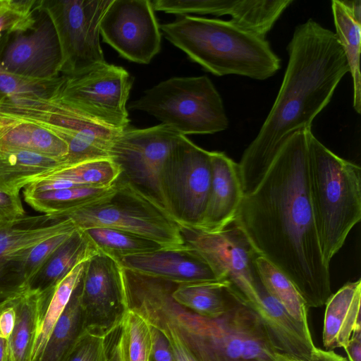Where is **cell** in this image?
Segmentation results:
<instances>
[{
  "instance_id": "obj_1",
  "label": "cell",
  "mask_w": 361,
  "mask_h": 361,
  "mask_svg": "<svg viewBox=\"0 0 361 361\" xmlns=\"http://www.w3.org/2000/svg\"><path fill=\"white\" fill-rule=\"evenodd\" d=\"M306 130L290 134L271 153L243 152L233 223L290 279L310 308L324 305L332 292L312 204Z\"/></svg>"
},
{
  "instance_id": "obj_2",
  "label": "cell",
  "mask_w": 361,
  "mask_h": 361,
  "mask_svg": "<svg viewBox=\"0 0 361 361\" xmlns=\"http://www.w3.org/2000/svg\"><path fill=\"white\" fill-rule=\"evenodd\" d=\"M123 279L129 309L147 321L169 325L197 361H274L281 353L255 312L230 283L225 287L227 310L209 318L173 300L176 283L128 269Z\"/></svg>"
},
{
  "instance_id": "obj_3",
  "label": "cell",
  "mask_w": 361,
  "mask_h": 361,
  "mask_svg": "<svg viewBox=\"0 0 361 361\" xmlns=\"http://www.w3.org/2000/svg\"><path fill=\"white\" fill-rule=\"evenodd\" d=\"M288 65L274 103L245 149L274 152L293 133L311 128L349 67L334 32L313 19L298 25L288 44Z\"/></svg>"
},
{
  "instance_id": "obj_4",
  "label": "cell",
  "mask_w": 361,
  "mask_h": 361,
  "mask_svg": "<svg viewBox=\"0 0 361 361\" xmlns=\"http://www.w3.org/2000/svg\"><path fill=\"white\" fill-rule=\"evenodd\" d=\"M159 27L171 43L215 75L264 80L280 69L281 60L265 37L231 20L183 15Z\"/></svg>"
},
{
  "instance_id": "obj_5",
  "label": "cell",
  "mask_w": 361,
  "mask_h": 361,
  "mask_svg": "<svg viewBox=\"0 0 361 361\" xmlns=\"http://www.w3.org/2000/svg\"><path fill=\"white\" fill-rule=\"evenodd\" d=\"M310 193L322 254L329 265L361 219V169L306 130Z\"/></svg>"
},
{
  "instance_id": "obj_6",
  "label": "cell",
  "mask_w": 361,
  "mask_h": 361,
  "mask_svg": "<svg viewBox=\"0 0 361 361\" xmlns=\"http://www.w3.org/2000/svg\"><path fill=\"white\" fill-rule=\"evenodd\" d=\"M52 84L40 93L0 97V118L30 123L60 137L68 147L65 166L111 158L113 144L123 130L75 110L54 92Z\"/></svg>"
},
{
  "instance_id": "obj_7",
  "label": "cell",
  "mask_w": 361,
  "mask_h": 361,
  "mask_svg": "<svg viewBox=\"0 0 361 361\" xmlns=\"http://www.w3.org/2000/svg\"><path fill=\"white\" fill-rule=\"evenodd\" d=\"M128 107L153 116L185 136L221 132L229 124L221 97L206 75L164 80Z\"/></svg>"
},
{
  "instance_id": "obj_8",
  "label": "cell",
  "mask_w": 361,
  "mask_h": 361,
  "mask_svg": "<svg viewBox=\"0 0 361 361\" xmlns=\"http://www.w3.org/2000/svg\"><path fill=\"white\" fill-rule=\"evenodd\" d=\"M107 199L68 213L78 229L107 227L152 240L164 248L185 246L180 225L157 202L121 176Z\"/></svg>"
},
{
  "instance_id": "obj_9",
  "label": "cell",
  "mask_w": 361,
  "mask_h": 361,
  "mask_svg": "<svg viewBox=\"0 0 361 361\" xmlns=\"http://www.w3.org/2000/svg\"><path fill=\"white\" fill-rule=\"evenodd\" d=\"M133 79L123 67L106 62L57 76L51 89L65 103L109 127L129 126L127 102Z\"/></svg>"
},
{
  "instance_id": "obj_10",
  "label": "cell",
  "mask_w": 361,
  "mask_h": 361,
  "mask_svg": "<svg viewBox=\"0 0 361 361\" xmlns=\"http://www.w3.org/2000/svg\"><path fill=\"white\" fill-rule=\"evenodd\" d=\"M211 181L210 152L182 135L166 163L162 176L166 211L180 226H200Z\"/></svg>"
},
{
  "instance_id": "obj_11",
  "label": "cell",
  "mask_w": 361,
  "mask_h": 361,
  "mask_svg": "<svg viewBox=\"0 0 361 361\" xmlns=\"http://www.w3.org/2000/svg\"><path fill=\"white\" fill-rule=\"evenodd\" d=\"M182 135L162 123L146 128L128 126L120 133L111 149V158L121 169V176L166 211L163 172Z\"/></svg>"
},
{
  "instance_id": "obj_12",
  "label": "cell",
  "mask_w": 361,
  "mask_h": 361,
  "mask_svg": "<svg viewBox=\"0 0 361 361\" xmlns=\"http://www.w3.org/2000/svg\"><path fill=\"white\" fill-rule=\"evenodd\" d=\"M180 228L185 245L207 263L219 281L229 282L247 304L258 301L259 276L255 259L259 254L233 222L214 233L185 226Z\"/></svg>"
},
{
  "instance_id": "obj_13",
  "label": "cell",
  "mask_w": 361,
  "mask_h": 361,
  "mask_svg": "<svg viewBox=\"0 0 361 361\" xmlns=\"http://www.w3.org/2000/svg\"><path fill=\"white\" fill-rule=\"evenodd\" d=\"M112 0H64L49 11L63 55L61 71L74 74L106 62L100 23Z\"/></svg>"
},
{
  "instance_id": "obj_14",
  "label": "cell",
  "mask_w": 361,
  "mask_h": 361,
  "mask_svg": "<svg viewBox=\"0 0 361 361\" xmlns=\"http://www.w3.org/2000/svg\"><path fill=\"white\" fill-rule=\"evenodd\" d=\"M80 302L85 331L104 336L124 319L129 307L118 261L101 252L87 261Z\"/></svg>"
},
{
  "instance_id": "obj_15",
  "label": "cell",
  "mask_w": 361,
  "mask_h": 361,
  "mask_svg": "<svg viewBox=\"0 0 361 361\" xmlns=\"http://www.w3.org/2000/svg\"><path fill=\"white\" fill-rule=\"evenodd\" d=\"M100 35L121 56L137 63H149L161 49L160 27L149 0H112Z\"/></svg>"
},
{
  "instance_id": "obj_16",
  "label": "cell",
  "mask_w": 361,
  "mask_h": 361,
  "mask_svg": "<svg viewBox=\"0 0 361 361\" xmlns=\"http://www.w3.org/2000/svg\"><path fill=\"white\" fill-rule=\"evenodd\" d=\"M1 65L8 71L34 79L58 76L63 55L53 20L44 22L28 35L16 37L7 47Z\"/></svg>"
},
{
  "instance_id": "obj_17",
  "label": "cell",
  "mask_w": 361,
  "mask_h": 361,
  "mask_svg": "<svg viewBox=\"0 0 361 361\" xmlns=\"http://www.w3.org/2000/svg\"><path fill=\"white\" fill-rule=\"evenodd\" d=\"M118 262L122 268L177 284L221 281L207 263L185 244L126 256Z\"/></svg>"
},
{
  "instance_id": "obj_18",
  "label": "cell",
  "mask_w": 361,
  "mask_h": 361,
  "mask_svg": "<svg viewBox=\"0 0 361 361\" xmlns=\"http://www.w3.org/2000/svg\"><path fill=\"white\" fill-rule=\"evenodd\" d=\"M256 289L258 301L247 305L257 314L274 347L281 353L308 361L316 347L310 328L295 319L266 291L259 277Z\"/></svg>"
},
{
  "instance_id": "obj_19",
  "label": "cell",
  "mask_w": 361,
  "mask_h": 361,
  "mask_svg": "<svg viewBox=\"0 0 361 361\" xmlns=\"http://www.w3.org/2000/svg\"><path fill=\"white\" fill-rule=\"evenodd\" d=\"M212 181L206 209L198 229L214 233L235 218L242 196L238 164L222 152H210Z\"/></svg>"
},
{
  "instance_id": "obj_20",
  "label": "cell",
  "mask_w": 361,
  "mask_h": 361,
  "mask_svg": "<svg viewBox=\"0 0 361 361\" xmlns=\"http://www.w3.org/2000/svg\"><path fill=\"white\" fill-rule=\"evenodd\" d=\"M293 0H192L190 13L230 16L236 25L265 37Z\"/></svg>"
},
{
  "instance_id": "obj_21",
  "label": "cell",
  "mask_w": 361,
  "mask_h": 361,
  "mask_svg": "<svg viewBox=\"0 0 361 361\" xmlns=\"http://www.w3.org/2000/svg\"><path fill=\"white\" fill-rule=\"evenodd\" d=\"M87 262L77 264L56 286L38 291L35 330L25 361H40L50 334L79 284Z\"/></svg>"
},
{
  "instance_id": "obj_22",
  "label": "cell",
  "mask_w": 361,
  "mask_h": 361,
  "mask_svg": "<svg viewBox=\"0 0 361 361\" xmlns=\"http://www.w3.org/2000/svg\"><path fill=\"white\" fill-rule=\"evenodd\" d=\"M360 302V279L346 283L329 298L322 331L325 350L345 349L353 333L361 329Z\"/></svg>"
},
{
  "instance_id": "obj_23",
  "label": "cell",
  "mask_w": 361,
  "mask_h": 361,
  "mask_svg": "<svg viewBox=\"0 0 361 361\" xmlns=\"http://www.w3.org/2000/svg\"><path fill=\"white\" fill-rule=\"evenodd\" d=\"M64 165L62 159L32 151H0V190L19 195L20 191L39 177Z\"/></svg>"
},
{
  "instance_id": "obj_24",
  "label": "cell",
  "mask_w": 361,
  "mask_h": 361,
  "mask_svg": "<svg viewBox=\"0 0 361 361\" xmlns=\"http://www.w3.org/2000/svg\"><path fill=\"white\" fill-rule=\"evenodd\" d=\"M115 191L114 183L108 188L78 186L23 194L25 202L33 209L51 218L60 219L73 210L100 202L111 196Z\"/></svg>"
},
{
  "instance_id": "obj_25",
  "label": "cell",
  "mask_w": 361,
  "mask_h": 361,
  "mask_svg": "<svg viewBox=\"0 0 361 361\" xmlns=\"http://www.w3.org/2000/svg\"><path fill=\"white\" fill-rule=\"evenodd\" d=\"M99 252L80 229H77L32 279L27 289L44 291L54 288L77 264Z\"/></svg>"
},
{
  "instance_id": "obj_26",
  "label": "cell",
  "mask_w": 361,
  "mask_h": 361,
  "mask_svg": "<svg viewBox=\"0 0 361 361\" xmlns=\"http://www.w3.org/2000/svg\"><path fill=\"white\" fill-rule=\"evenodd\" d=\"M331 10L336 35L344 51L353 79V106L361 112V75L360 56L361 47V22L356 20L340 0L331 1Z\"/></svg>"
},
{
  "instance_id": "obj_27",
  "label": "cell",
  "mask_w": 361,
  "mask_h": 361,
  "mask_svg": "<svg viewBox=\"0 0 361 361\" xmlns=\"http://www.w3.org/2000/svg\"><path fill=\"white\" fill-rule=\"evenodd\" d=\"M84 331L79 283L50 334L40 361H66Z\"/></svg>"
},
{
  "instance_id": "obj_28",
  "label": "cell",
  "mask_w": 361,
  "mask_h": 361,
  "mask_svg": "<svg viewBox=\"0 0 361 361\" xmlns=\"http://www.w3.org/2000/svg\"><path fill=\"white\" fill-rule=\"evenodd\" d=\"M255 267L266 291L298 322L307 328L308 306L290 279L261 255L255 259Z\"/></svg>"
},
{
  "instance_id": "obj_29",
  "label": "cell",
  "mask_w": 361,
  "mask_h": 361,
  "mask_svg": "<svg viewBox=\"0 0 361 361\" xmlns=\"http://www.w3.org/2000/svg\"><path fill=\"white\" fill-rule=\"evenodd\" d=\"M121 174L119 165L112 158H102L59 166L35 181L61 180L78 186L108 188L115 183Z\"/></svg>"
},
{
  "instance_id": "obj_30",
  "label": "cell",
  "mask_w": 361,
  "mask_h": 361,
  "mask_svg": "<svg viewBox=\"0 0 361 361\" xmlns=\"http://www.w3.org/2000/svg\"><path fill=\"white\" fill-rule=\"evenodd\" d=\"M228 281L178 284L172 298L180 305L204 317L216 318L228 308L225 287Z\"/></svg>"
},
{
  "instance_id": "obj_31",
  "label": "cell",
  "mask_w": 361,
  "mask_h": 361,
  "mask_svg": "<svg viewBox=\"0 0 361 361\" xmlns=\"http://www.w3.org/2000/svg\"><path fill=\"white\" fill-rule=\"evenodd\" d=\"M82 231L99 252L116 261L126 256L164 248L147 238L116 228L92 227Z\"/></svg>"
},
{
  "instance_id": "obj_32",
  "label": "cell",
  "mask_w": 361,
  "mask_h": 361,
  "mask_svg": "<svg viewBox=\"0 0 361 361\" xmlns=\"http://www.w3.org/2000/svg\"><path fill=\"white\" fill-rule=\"evenodd\" d=\"M38 291L26 289L17 298L16 321L6 341L4 361H25L35 330Z\"/></svg>"
},
{
  "instance_id": "obj_33",
  "label": "cell",
  "mask_w": 361,
  "mask_h": 361,
  "mask_svg": "<svg viewBox=\"0 0 361 361\" xmlns=\"http://www.w3.org/2000/svg\"><path fill=\"white\" fill-rule=\"evenodd\" d=\"M128 361H151V326L137 312L129 309L125 317Z\"/></svg>"
},
{
  "instance_id": "obj_34",
  "label": "cell",
  "mask_w": 361,
  "mask_h": 361,
  "mask_svg": "<svg viewBox=\"0 0 361 361\" xmlns=\"http://www.w3.org/2000/svg\"><path fill=\"white\" fill-rule=\"evenodd\" d=\"M75 231L51 237L30 250L25 259L20 264L19 269L25 289L54 252L68 240Z\"/></svg>"
},
{
  "instance_id": "obj_35",
  "label": "cell",
  "mask_w": 361,
  "mask_h": 361,
  "mask_svg": "<svg viewBox=\"0 0 361 361\" xmlns=\"http://www.w3.org/2000/svg\"><path fill=\"white\" fill-rule=\"evenodd\" d=\"M33 1H0V34L7 30L25 31L35 22Z\"/></svg>"
},
{
  "instance_id": "obj_36",
  "label": "cell",
  "mask_w": 361,
  "mask_h": 361,
  "mask_svg": "<svg viewBox=\"0 0 361 361\" xmlns=\"http://www.w3.org/2000/svg\"><path fill=\"white\" fill-rule=\"evenodd\" d=\"M56 77L49 79L25 78L6 71L0 63V92L6 97L40 93L46 90Z\"/></svg>"
},
{
  "instance_id": "obj_37",
  "label": "cell",
  "mask_w": 361,
  "mask_h": 361,
  "mask_svg": "<svg viewBox=\"0 0 361 361\" xmlns=\"http://www.w3.org/2000/svg\"><path fill=\"white\" fill-rule=\"evenodd\" d=\"M66 361H105L104 336L84 331Z\"/></svg>"
},
{
  "instance_id": "obj_38",
  "label": "cell",
  "mask_w": 361,
  "mask_h": 361,
  "mask_svg": "<svg viewBox=\"0 0 361 361\" xmlns=\"http://www.w3.org/2000/svg\"><path fill=\"white\" fill-rule=\"evenodd\" d=\"M104 343L105 361H128L125 318L104 336Z\"/></svg>"
},
{
  "instance_id": "obj_39",
  "label": "cell",
  "mask_w": 361,
  "mask_h": 361,
  "mask_svg": "<svg viewBox=\"0 0 361 361\" xmlns=\"http://www.w3.org/2000/svg\"><path fill=\"white\" fill-rule=\"evenodd\" d=\"M25 217L20 195L0 190V228L12 225Z\"/></svg>"
},
{
  "instance_id": "obj_40",
  "label": "cell",
  "mask_w": 361,
  "mask_h": 361,
  "mask_svg": "<svg viewBox=\"0 0 361 361\" xmlns=\"http://www.w3.org/2000/svg\"><path fill=\"white\" fill-rule=\"evenodd\" d=\"M160 329L166 338L175 361H197L176 331L165 323L147 321Z\"/></svg>"
},
{
  "instance_id": "obj_41",
  "label": "cell",
  "mask_w": 361,
  "mask_h": 361,
  "mask_svg": "<svg viewBox=\"0 0 361 361\" xmlns=\"http://www.w3.org/2000/svg\"><path fill=\"white\" fill-rule=\"evenodd\" d=\"M22 293V292H21ZM0 302V338L8 340L13 329L16 321V302L21 293Z\"/></svg>"
},
{
  "instance_id": "obj_42",
  "label": "cell",
  "mask_w": 361,
  "mask_h": 361,
  "mask_svg": "<svg viewBox=\"0 0 361 361\" xmlns=\"http://www.w3.org/2000/svg\"><path fill=\"white\" fill-rule=\"evenodd\" d=\"M150 326L152 338V360L153 361H175L163 332L151 324Z\"/></svg>"
},
{
  "instance_id": "obj_43",
  "label": "cell",
  "mask_w": 361,
  "mask_h": 361,
  "mask_svg": "<svg viewBox=\"0 0 361 361\" xmlns=\"http://www.w3.org/2000/svg\"><path fill=\"white\" fill-rule=\"evenodd\" d=\"M344 350L349 361H361V329L353 333Z\"/></svg>"
},
{
  "instance_id": "obj_44",
  "label": "cell",
  "mask_w": 361,
  "mask_h": 361,
  "mask_svg": "<svg viewBox=\"0 0 361 361\" xmlns=\"http://www.w3.org/2000/svg\"><path fill=\"white\" fill-rule=\"evenodd\" d=\"M308 361H348V360L334 350H322L315 347Z\"/></svg>"
},
{
  "instance_id": "obj_45",
  "label": "cell",
  "mask_w": 361,
  "mask_h": 361,
  "mask_svg": "<svg viewBox=\"0 0 361 361\" xmlns=\"http://www.w3.org/2000/svg\"><path fill=\"white\" fill-rule=\"evenodd\" d=\"M341 2L350 13L356 20L361 22V1L359 0H343Z\"/></svg>"
},
{
  "instance_id": "obj_46",
  "label": "cell",
  "mask_w": 361,
  "mask_h": 361,
  "mask_svg": "<svg viewBox=\"0 0 361 361\" xmlns=\"http://www.w3.org/2000/svg\"><path fill=\"white\" fill-rule=\"evenodd\" d=\"M274 361H304L298 358L280 353Z\"/></svg>"
},
{
  "instance_id": "obj_47",
  "label": "cell",
  "mask_w": 361,
  "mask_h": 361,
  "mask_svg": "<svg viewBox=\"0 0 361 361\" xmlns=\"http://www.w3.org/2000/svg\"><path fill=\"white\" fill-rule=\"evenodd\" d=\"M6 340L0 338V361H4Z\"/></svg>"
}]
</instances>
